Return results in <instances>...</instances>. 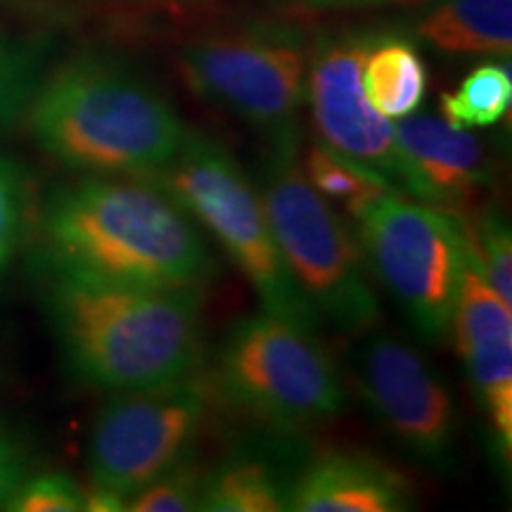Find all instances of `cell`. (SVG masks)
I'll return each instance as SVG.
<instances>
[{"mask_svg":"<svg viewBox=\"0 0 512 512\" xmlns=\"http://www.w3.org/2000/svg\"><path fill=\"white\" fill-rule=\"evenodd\" d=\"M46 264L55 271L143 287H202L216 261L197 221L143 176H83L41 211Z\"/></svg>","mask_w":512,"mask_h":512,"instance_id":"cell-1","label":"cell"},{"mask_svg":"<svg viewBox=\"0 0 512 512\" xmlns=\"http://www.w3.org/2000/svg\"><path fill=\"white\" fill-rule=\"evenodd\" d=\"M200 287H143L50 268L48 311L64 361L107 394L162 387L197 373Z\"/></svg>","mask_w":512,"mask_h":512,"instance_id":"cell-2","label":"cell"},{"mask_svg":"<svg viewBox=\"0 0 512 512\" xmlns=\"http://www.w3.org/2000/svg\"><path fill=\"white\" fill-rule=\"evenodd\" d=\"M27 124L48 157L86 176H152L190 131L155 83L98 55L67 62L38 83Z\"/></svg>","mask_w":512,"mask_h":512,"instance_id":"cell-3","label":"cell"},{"mask_svg":"<svg viewBox=\"0 0 512 512\" xmlns=\"http://www.w3.org/2000/svg\"><path fill=\"white\" fill-rule=\"evenodd\" d=\"M299 152V131L268 140L259 192L273 235L318 318L344 332H370L382 309L366 254L335 204L306 181Z\"/></svg>","mask_w":512,"mask_h":512,"instance_id":"cell-4","label":"cell"},{"mask_svg":"<svg viewBox=\"0 0 512 512\" xmlns=\"http://www.w3.org/2000/svg\"><path fill=\"white\" fill-rule=\"evenodd\" d=\"M219 242L259 297L261 309L316 332L320 318L287 268L259 185L219 140L188 131L176 157L152 176Z\"/></svg>","mask_w":512,"mask_h":512,"instance_id":"cell-5","label":"cell"},{"mask_svg":"<svg viewBox=\"0 0 512 512\" xmlns=\"http://www.w3.org/2000/svg\"><path fill=\"white\" fill-rule=\"evenodd\" d=\"M211 389L275 432H299L347 408L342 375L316 332L264 309L230 328Z\"/></svg>","mask_w":512,"mask_h":512,"instance_id":"cell-6","label":"cell"},{"mask_svg":"<svg viewBox=\"0 0 512 512\" xmlns=\"http://www.w3.org/2000/svg\"><path fill=\"white\" fill-rule=\"evenodd\" d=\"M354 221L370 273L392 294L415 335L444 342L467 264L460 216L394 190Z\"/></svg>","mask_w":512,"mask_h":512,"instance_id":"cell-7","label":"cell"},{"mask_svg":"<svg viewBox=\"0 0 512 512\" xmlns=\"http://www.w3.org/2000/svg\"><path fill=\"white\" fill-rule=\"evenodd\" d=\"M309 50L297 29L256 24L188 43L178 69L197 98L271 140L299 131Z\"/></svg>","mask_w":512,"mask_h":512,"instance_id":"cell-8","label":"cell"},{"mask_svg":"<svg viewBox=\"0 0 512 512\" xmlns=\"http://www.w3.org/2000/svg\"><path fill=\"white\" fill-rule=\"evenodd\" d=\"M211 387L200 373L162 387L110 394L88 441L91 484L131 498L195 448Z\"/></svg>","mask_w":512,"mask_h":512,"instance_id":"cell-9","label":"cell"},{"mask_svg":"<svg viewBox=\"0 0 512 512\" xmlns=\"http://www.w3.org/2000/svg\"><path fill=\"white\" fill-rule=\"evenodd\" d=\"M354 368L358 392L396 444L432 470H451L458 411L437 368L420 351L389 335L363 339Z\"/></svg>","mask_w":512,"mask_h":512,"instance_id":"cell-10","label":"cell"},{"mask_svg":"<svg viewBox=\"0 0 512 512\" xmlns=\"http://www.w3.org/2000/svg\"><path fill=\"white\" fill-rule=\"evenodd\" d=\"M375 31H342L320 38L309 50L304 105L318 143L366 166L399 190L396 128L363 95L361 64Z\"/></svg>","mask_w":512,"mask_h":512,"instance_id":"cell-11","label":"cell"},{"mask_svg":"<svg viewBox=\"0 0 512 512\" xmlns=\"http://www.w3.org/2000/svg\"><path fill=\"white\" fill-rule=\"evenodd\" d=\"M451 332L470 380L479 411L486 420L498 463L510 470L512 456V309L498 294L467 245Z\"/></svg>","mask_w":512,"mask_h":512,"instance_id":"cell-12","label":"cell"},{"mask_svg":"<svg viewBox=\"0 0 512 512\" xmlns=\"http://www.w3.org/2000/svg\"><path fill=\"white\" fill-rule=\"evenodd\" d=\"M394 128L403 195L460 214L491 188V164L470 128L437 114H411Z\"/></svg>","mask_w":512,"mask_h":512,"instance_id":"cell-13","label":"cell"},{"mask_svg":"<svg viewBox=\"0 0 512 512\" xmlns=\"http://www.w3.org/2000/svg\"><path fill=\"white\" fill-rule=\"evenodd\" d=\"M415 503L399 470L363 451L316 453L294 477L290 512H403Z\"/></svg>","mask_w":512,"mask_h":512,"instance_id":"cell-14","label":"cell"},{"mask_svg":"<svg viewBox=\"0 0 512 512\" xmlns=\"http://www.w3.org/2000/svg\"><path fill=\"white\" fill-rule=\"evenodd\" d=\"M304 460L292 446L247 444L204 472V512H285Z\"/></svg>","mask_w":512,"mask_h":512,"instance_id":"cell-15","label":"cell"},{"mask_svg":"<svg viewBox=\"0 0 512 512\" xmlns=\"http://www.w3.org/2000/svg\"><path fill=\"white\" fill-rule=\"evenodd\" d=\"M415 36L444 55H510L512 0H437Z\"/></svg>","mask_w":512,"mask_h":512,"instance_id":"cell-16","label":"cell"},{"mask_svg":"<svg viewBox=\"0 0 512 512\" xmlns=\"http://www.w3.org/2000/svg\"><path fill=\"white\" fill-rule=\"evenodd\" d=\"M361 86L384 119H406L425 102L430 74L418 46L396 34H375L361 64Z\"/></svg>","mask_w":512,"mask_h":512,"instance_id":"cell-17","label":"cell"},{"mask_svg":"<svg viewBox=\"0 0 512 512\" xmlns=\"http://www.w3.org/2000/svg\"><path fill=\"white\" fill-rule=\"evenodd\" d=\"M299 162H302L306 181L330 204H337L344 214L354 216V219H358L361 211H366L382 195L396 190L387 178L351 162L349 157L339 155L318 140L304 152H299Z\"/></svg>","mask_w":512,"mask_h":512,"instance_id":"cell-18","label":"cell"},{"mask_svg":"<svg viewBox=\"0 0 512 512\" xmlns=\"http://www.w3.org/2000/svg\"><path fill=\"white\" fill-rule=\"evenodd\" d=\"M512 105L508 64L484 62L460 81L456 91L439 98L441 119L456 128H489L503 121Z\"/></svg>","mask_w":512,"mask_h":512,"instance_id":"cell-19","label":"cell"},{"mask_svg":"<svg viewBox=\"0 0 512 512\" xmlns=\"http://www.w3.org/2000/svg\"><path fill=\"white\" fill-rule=\"evenodd\" d=\"M460 216V214H458ZM467 245L489 285L512 304V235L510 223L496 207H479L463 219Z\"/></svg>","mask_w":512,"mask_h":512,"instance_id":"cell-20","label":"cell"},{"mask_svg":"<svg viewBox=\"0 0 512 512\" xmlns=\"http://www.w3.org/2000/svg\"><path fill=\"white\" fill-rule=\"evenodd\" d=\"M204 472L197 451L185 453L181 460L147 482L128 498L126 512H192L202 505Z\"/></svg>","mask_w":512,"mask_h":512,"instance_id":"cell-21","label":"cell"},{"mask_svg":"<svg viewBox=\"0 0 512 512\" xmlns=\"http://www.w3.org/2000/svg\"><path fill=\"white\" fill-rule=\"evenodd\" d=\"M41 83V57L27 43L0 38V124L27 112Z\"/></svg>","mask_w":512,"mask_h":512,"instance_id":"cell-22","label":"cell"},{"mask_svg":"<svg viewBox=\"0 0 512 512\" xmlns=\"http://www.w3.org/2000/svg\"><path fill=\"white\" fill-rule=\"evenodd\" d=\"M8 512H81L83 510V486L62 472H43V475H27L12 491Z\"/></svg>","mask_w":512,"mask_h":512,"instance_id":"cell-23","label":"cell"},{"mask_svg":"<svg viewBox=\"0 0 512 512\" xmlns=\"http://www.w3.org/2000/svg\"><path fill=\"white\" fill-rule=\"evenodd\" d=\"M27 188L17 164L0 155V280L8 273L24 235Z\"/></svg>","mask_w":512,"mask_h":512,"instance_id":"cell-24","label":"cell"},{"mask_svg":"<svg viewBox=\"0 0 512 512\" xmlns=\"http://www.w3.org/2000/svg\"><path fill=\"white\" fill-rule=\"evenodd\" d=\"M27 475V458H24L22 446L0 425V510Z\"/></svg>","mask_w":512,"mask_h":512,"instance_id":"cell-25","label":"cell"},{"mask_svg":"<svg viewBox=\"0 0 512 512\" xmlns=\"http://www.w3.org/2000/svg\"><path fill=\"white\" fill-rule=\"evenodd\" d=\"M128 498L105 486L88 484L83 489V510L86 512H121L126 510Z\"/></svg>","mask_w":512,"mask_h":512,"instance_id":"cell-26","label":"cell"},{"mask_svg":"<svg viewBox=\"0 0 512 512\" xmlns=\"http://www.w3.org/2000/svg\"><path fill=\"white\" fill-rule=\"evenodd\" d=\"M309 3H318V5H380V3H394V0H309Z\"/></svg>","mask_w":512,"mask_h":512,"instance_id":"cell-27","label":"cell"}]
</instances>
